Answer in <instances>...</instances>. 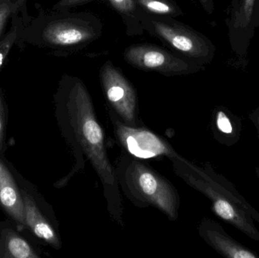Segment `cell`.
<instances>
[{"label":"cell","instance_id":"d6986e66","mask_svg":"<svg viewBox=\"0 0 259 258\" xmlns=\"http://www.w3.org/2000/svg\"><path fill=\"white\" fill-rule=\"evenodd\" d=\"M5 130H6V113L3 97L0 92V151L3 149L5 142Z\"/></svg>","mask_w":259,"mask_h":258},{"label":"cell","instance_id":"7a4b0ae2","mask_svg":"<svg viewBox=\"0 0 259 258\" xmlns=\"http://www.w3.org/2000/svg\"><path fill=\"white\" fill-rule=\"evenodd\" d=\"M70 116L75 137L105 184H113V170L105 148L104 134L97 122L91 96L84 85L76 81L69 95Z\"/></svg>","mask_w":259,"mask_h":258},{"label":"cell","instance_id":"9a60e30c","mask_svg":"<svg viewBox=\"0 0 259 258\" xmlns=\"http://www.w3.org/2000/svg\"><path fill=\"white\" fill-rule=\"evenodd\" d=\"M27 0H1L0 1V39L6 34V27L10 21L26 12Z\"/></svg>","mask_w":259,"mask_h":258},{"label":"cell","instance_id":"44dd1931","mask_svg":"<svg viewBox=\"0 0 259 258\" xmlns=\"http://www.w3.org/2000/svg\"><path fill=\"white\" fill-rule=\"evenodd\" d=\"M249 119L252 121L257 130V133L259 137V106L256 109L251 112L249 115Z\"/></svg>","mask_w":259,"mask_h":258},{"label":"cell","instance_id":"8fae6325","mask_svg":"<svg viewBox=\"0 0 259 258\" xmlns=\"http://www.w3.org/2000/svg\"><path fill=\"white\" fill-rule=\"evenodd\" d=\"M0 206L18 225H25L24 199L15 180L0 161Z\"/></svg>","mask_w":259,"mask_h":258},{"label":"cell","instance_id":"ac0fdd59","mask_svg":"<svg viewBox=\"0 0 259 258\" xmlns=\"http://www.w3.org/2000/svg\"><path fill=\"white\" fill-rule=\"evenodd\" d=\"M114 9L125 19L137 18V5L135 0H109Z\"/></svg>","mask_w":259,"mask_h":258},{"label":"cell","instance_id":"6da1fadb","mask_svg":"<svg viewBox=\"0 0 259 258\" xmlns=\"http://www.w3.org/2000/svg\"><path fill=\"white\" fill-rule=\"evenodd\" d=\"M190 169L186 179L209 198L216 216L258 242L259 232L254 221L259 224V213L239 193L234 184L211 168L205 171L190 165Z\"/></svg>","mask_w":259,"mask_h":258},{"label":"cell","instance_id":"30bf717a","mask_svg":"<svg viewBox=\"0 0 259 258\" xmlns=\"http://www.w3.org/2000/svg\"><path fill=\"white\" fill-rule=\"evenodd\" d=\"M199 233L218 253L228 258H259L255 251L233 239L215 221L205 219L199 226Z\"/></svg>","mask_w":259,"mask_h":258},{"label":"cell","instance_id":"2e32d148","mask_svg":"<svg viewBox=\"0 0 259 258\" xmlns=\"http://www.w3.org/2000/svg\"><path fill=\"white\" fill-rule=\"evenodd\" d=\"M137 6L153 15L176 17L181 15L178 6L167 0H135Z\"/></svg>","mask_w":259,"mask_h":258},{"label":"cell","instance_id":"9c48e42d","mask_svg":"<svg viewBox=\"0 0 259 258\" xmlns=\"http://www.w3.org/2000/svg\"><path fill=\"white\" fill-rule=\"evenodd\" d=\"M117 133L124 148L136 157L150 159L173 154V150L164 141L149 130L118 124Z\"/></svg>","mask_w":259,"mask_h":258},{"label":"cell","instance_id":"d4e9b609","mask_svg":"<svg viewBox=\"0 0 259 258\" xmlns=\"http://www.w3.org/2000/svg\"><path fill=\"white\" fill-rule=\"evenodd\" d=\"M0 1H1V0H0Z\"/></svg>","mask_w":259,"mask_h":258},{"label":"cell","instance_id":"5b68a950","mask_svg":"<svg viewBox=\"0 0 259 258\" xmlns=\"http://www.w3.org/2000/svg\"><path fill=\"white\" fill-rule=\"evenodd\" d=\"M124 58L134 68L156 71L167 76L192 74L203 68L155 45H131L126 48Z\"/></svg>","mask_w":259,"mask_h":258},{"label":"cell","instance_id":"e0dca14e","mask_svg":"<svg viewBox=\"0 0 259 258\" xmlns=\"http://www.w3.org/2000/svg\"><path fill=\"white\" fill-rule=\"evenodd\" d=\"M6 257L15 258L37 257L27 241L16 234H9L6 238Z\"/></svg>","mask_w":259,"mask_h":258},{"label":"cell","instance_id":"277c9868","mask_svg":"<svg viewBox=\"0 0 259 258\" xmlns=\"http://www.w3.org/2000/svg\"><path fill=\"white\" fill-rule=\"evenodd\" d=\"M140 21L143 27L153 32L192 62L203 67L212 61L215 46L202 33L170 20L144 15Z\"/></svg>","mask_w":259,"mask_h":258},{"label":"cell","instance_id":"ba28073f","mask_svg":"<svg viewBox=\"0 0 259 258\" xmlns=\"http://www.w3.org/2000/svg\"><path fill=\"white\" fill-rule=\"evenodd\" d=\"M100 77L108 101L126 123L135 125L137 95L132 85L109 61L102 67Z\"/></svg>","mask_w":259,"mask_h":258},{"label":"cell","instance_id":"7402d4cb","mask_svg":"<svg viewBox=\"0 0 259 258\" xmlns=\"http://www.w3.org/2000/svg\"><path fill=\"white\" fill-rule=\"evenodd\" d=\"M199 1L207 13L211 14L214 12V5L213 0H199Z\"/></svg>","mask_w":259,"mask_h":258},{"label":"cell","instance_id":"8992f818","mask_svg":"<svg viewBox=\"0 0 259 258\" xmlns=\"http://www.w3.org/2000/svg\"><path fill=\"white\" fill-rule=\"evenodd\" d=\"M227 24L233 53L240 59H246L259 27L258 0H231Z\"/></svg>","mask_w":259,"mask_h":258},{"label":"cell","instance_id":"3957f363","mask_svg":"<svg viewBox=\"0 0 259 258\" xmlns=\"http://www.w3.org/2000/svg\"><path fill=\"white\" fill-rule=\"evenodd\" d=\"M98 29L83 18L58 14L39 15L29 20L20 42L52 48H68L93 40Z\"/></svg>","mask_w":259,"mask_h":258},{"label":"cell","instance_id":"5bb4252c","mask_svg":"<svg viewBox=\"0 0 259 258\" xmlns=\"http://www.w3.org/2000/svg\"><path fill=\"white\" fill-rule=\"evenodd\" d=\"M24 15H27V14L15 17L12 20L9 30L0 39V71L13 45L19 42L23 29L28 22L24 20Z\"/></svg>","mask_w":259,"mask_h":258},{"label":"cell","instance_id":"ffe728a7","mask_svg":"<svg viewBox=\"0 0 259 258\" xmlns=\"http://www.w3.org/2000/svg\"><path fill=\"white\" fill-rule=\"evenodd\" d=\"M90 0H59L56 5L53 7L54 11L61 12V11H65L66 9H71L74 6H78V5L83 4Z\"/></svg>","mask_w":259,"mask_h":258},{"label":"cell","instance_id":"7c38bea8","mask_svg":"<svg viewBox=\"0 0 259 258\" xmlns=\"http://www.w3.org/2000/svg\"><path fill=\"white\" fill-rule=\"evenodd\" d=\"M213 128L216 139L227 146L236 145L241 137V119L223 106L214 110Z\"/></svg>","mask_w":259,"mask_h":258},{"label":"cell","instance_id":"4fadbf2b","mask_svg":"<svg viewBox=\"0 0 259 258\" xmlns=\"http://www.w3.org/2000/svg\"><path fill=\"white\" fill-rule=\"evenodd\" d=\"M24 204L25 225L30 229L33 234L47 242L56 248L60 247V242L48 221L40 213L33 200L28 195L23 197Z\"/></svg>","mask_w":259,"mask_h":258},{"label":"cell","instance_id":"cb8c5ba5","mask_svg":"<svg viewBox=\"0 0 259 258\" xmlns=\"http://www.w3.org/2000/svg\"><path fill=\"white\" fill-rule=\"evenodd\" d=\"M258 4H259V0H258Z\"/></svg>","mask_w":259,"mask_h":258},{"label":"cell","instance_id":"52a82bcc","mask_svg":"<svg viewBox=\"0 0 259 258\" xmlns=\"http://www.w3.org/2000/svg\"><path fill=\"white\" fill-rule=\"evenodd\" d=\"M134 189L152 205L164 212L170 220L178 217V198L172 186L158 174L143 165L135 164L131 174Z\"/></svg>","mask_w":259,"mask_h":258},{"label":"cell","instance_id":"603a6c76","mask_svg":"<svg viewBox=\"0 0 259 258\" xmlns=\"http://www.w3.org/2000/svg\"><path fill=\"white\" fill-rule=\"evenodd\" d=\"M255 174H256L257 177L259 179V168H255Z\"/></svg>","mask_w":259,"mask_h":258}]
</instances>
